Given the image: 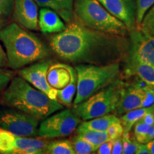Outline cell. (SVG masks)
I'll return each instance as SVG.
<instances>
[{"label": "cell", "mask_w": 154, "mask_h": 154, "mask_svg": "<svg viewBox=\"0 0 154 154\" xmlns=\"http://www.w3.org/2000/svg\"><path fill=\"white\" fill-rule=\"evenodd\" d=\"M49 44L58 57L68 62L104 65L126 60L129 40L91 29L75 19L64 30L51 36Z\"/></svg>", "instance_id": "obj_1"}, {"label": "cell", "mask_w": 154, "mask_h": 154, "mask_svg": "<svg viewBox=\"0 0 154 154\" xmlns=\"http://www.w3.org/2000/svg\"><path fill=\"white\" fill-rule=\"evenodd\" d=\"M0 40L6 49L8 66L14 70L49 56V50L44 42L17 23L0 29Z\"/></svg>", "instance_id": "obj_2"}, {"label": "cell", "mask_w": 154, "mask_h": 154, "mask_svg": "<svg viewBox=\"0 0 154 154\" xmlns=\"http://www.w3.org/2000/svg\"><path fill=\"white\" fill-rule=\"evenodd\" d=\"M2 104L34 117L38 121L45 119L63 106L31 85L21 76L14 77L3 92Z\"/></svg>", "instance_id": "obj_3"}, {"label": "cell", "mask_w": 154, "mask_h": 154, "mask_svg": "<svg viewBox=\"0 0 154 154\" xmlns=\"http://www.w3.org/2000/svg\"><path fill=\"white\" fill-rule=\"evenodd\" d=\"M76 72V92L74 105L85 101L118 79L121 72L120 63L104 65L80 63L75 67Z\"/></svg>", "instance_id": "obj_4"}, {"label": "cell", "mask_w": 154, "mask_h": 154, "mask_svg": "<svg viewBox=\"0 0 154 154\" xmlns=\"http://www.w3.org/2000/svg\"><path fill=\"white\" fill-rule=\"evenodd\" d=\"M74 11L75 19L91 29L123 36L129 33L126 25L98 0H74Z\"/></svg>", "instance_id": "obj_5"}, {"label": "cell", "mask_w": 154, "mask_h": 154, "mask_svg": "<svg viewBox=\"0 0 154 154\" xmlns=\"http://www.w3.org/2000/svg\"><path fill=\"white\" fill-rule=\"evenodd\" d=\"M124 89V82L117 79L85 101L74 105L72 111L82 121L115 112Z\"/></svg>", "instance_id": "obj_6"}, {"label": "cell", "mask_w": 154, "mask_h": 154, "mask_svg": "<svg viewBox=\"0 0 154 154\" xmlns=\"http://www.w3.org/2000/svg\"><path fill=\"white\" fill-rule=\"evenodd\" d=\"M82 122L72 110L64 109L46 118L38 128V136L42 138L64 137L72 134Z\"/></svg>", "instance_id": "obj_7"}, {"label": "cell", "mask_w": 154, "mask_h": 154, "mask_svg": "<svg viewBox=\"0 0 154 154\" xmlns=\"http://www.w3.org/2000/svg\"><path fill=\"white\" fill-rule=\"evenodd\" d=\"M126 63H145L154 66V37L136 27L130 31Z\"/></svg>", "instance_id": "obj_8"}, {"label": "cell", "mask_w": 154, "mask_h": 154, "mask_svg": "<svg viewBox=\"0 0 154 154\" xmlns=\"http://www.w3.org/2000/svg\"><path fill=\"white\" fill-rule=\"evenodd\" d=\"M38 126V119L22 111L11 110L0 116V127L16 136H37Z\"/></svg>", "instance_id": "obj_9"}, {"label": "cell", "mask_w": 154, "mask_h": 154, "mask_svg": "<svg viewBox=\"0 0 154 154\" xmlns=\"http://www.w3.org/2000/svg\"><path fill=\"white\" fill-rule=\"evenodd\" d=\"M51 61H44L34 63L29 66L20 69L19 76L29 83L31 85L47 95L50 99L57 100V90L51 87L47 81V72Z\"/></svg>", "instance_id": "obj_10"}, {"label": "cell", "mask_w": 154, "mask_h": 154, "mask_svg": "<svg viewBox=\"0 0 154 154\" xmlns=\"http://www.w3.org/2000/svg\"><path fill=\"white\" fill-rule=\"evenodd\" d=\"M110 14L126 25L128 32L136 27V0H98Z\"/></svg>", "instance_id": "obj_11"}, {"label": "cell", "mask_w": 154, "mask_h": 154, "mask_svg": "<svg viewBox=\"0 0 154 154\" xmlns=\"http://www.w3.org/2000/svg\"><path fill=\"white\" fill-rule=\"evenodd\" d=\"M141 83V85L135 84L128 87L125 86L124 93L115 111L117 115L121 116L130 111L144 107L146 98V87L147 86Z\"/></svg>", "instance_id": "obj_12"}, {"label": "cell", "mask_w": 154, "mask_h": 154, "mask_svg": "<svg viewBox=\"0 0 154 154\" xmlns=\"http://www.w3.org/2000/svg\"><path fill=\"white\" fill-rule=\"evenodd\" d=\"M13 15L18 24L26 29H39L38 5L34 0H14Z\"/></svg>", "instance_id": "obj_13"}, {"label": "cell", "mask_w": 154, "mask_h": 154, "mask_svg": "<svg viewBox=\"0 0 154 154\" xmlns=\"http://www.w3.org/2000/svg\"><path fill=\"white\" fill-rule=\"evenodd\" d=\"M76 73L74 67L62 63H51L48 69L47 81L55 89H62L69 84Z\"/></svg>", "instance_id": "obj_14"}, {"label": "cell", "mask_w": 154, "mask_h": 154, "mask_svg": "<svg viewBox=\"0 0 154 154\" xmlns=\"http://www.w3.org/2000/svg\"><path fill=\"white\" fill-rule=\"evenodd\" d=\"M38 28L44 34H57L62 32L66 25L54 11L42 7L38 11Z\"/></svg>", "instance_id": "obj_15"}, {"label": "cell", "mask_w": 154, "mask_h": 154, "mask_svg": "<svg viewBox=\"0 0 154 154\" xmlns=\"http://www.w3.org/2000/svg\"><path fill=\"white\" fill-rule=\"evenodd\" d=\"M49 141L34 137H21L15 136L14 148L11 154L45 153Z\"/></svg>", "instance_id": "obj_16"}, {"label": "cell", "mask_w": 154, "mask_h": 154, "mask_svg": "<svg viewBox=\"0 0 154 154\" xmlns=\"http://www.w3.org/2000/svg\"><path fill=\"white\" fill-rule=\"evenodd\" d=\"M38 7L51 9L69 24L75 19L74 11V0H34Z\"/></svg>", "instance_id": "obj_17"}, {"label": "cell", "mask_w": 154, "mask_h": 154, "mask_svg": "<svg viewBox=\"0 0 154 154\" xmlns=\"http://www.w3.org/2000/svg\"><path fill=\"white\" fill-rule=\"evenodd\" d=\"M126 74L134 76L154 90V66L145 63H126Z\"/></svg>", "instance_id": "obj_18"}, {"label": "cell", "mask_w": 154, "mask_h": 154, "mask_svg": "<svg viewBox=\"0 0 154 154\" xmlns=\"http://www.w3.org/2000/svg\"><path fill=\"white\" fill-rule=\"evenodd\" d=\"M120 121V119L114 114H107L103 116L96 117L89 120L81 122L76 130H93L98 131H106L113 123Z\"/></svg>", "instance_id": "obj_19"}, {"label": "cell", "mask_w": 154, "mask_h": 154, "mask_svg": "<svg viewBox=\"0 0 154 154\" xmlns=\"http://www.w3.org/2000/svg\"><path fill=\"white\" fill-rule=\"evenodd\" d=\"M154 104L148 107H140L121 116L120 121L124 127V134L131 131L133 126L146 113L153 112Z\"/></svg>", "instance_id": "obj_20"}, {"label": "cell", "mask_w": 154, "mask_h": 154, "mask_svg": "<svg viewBox=\"0 0 154 154\" xmlns=\"http://www.w3.org/2000/svg\"><path fill=\"white\" fill-rule=\"evenodd\" d=\"M134 127V136L138 143H148L154 138V124H147L140 119Z\"/></svg>", "instance_id": "obj_21"}, {"label": "cell", "mask_w": 154, "mask_h": 154, "mask_svg": "<svg viewBox=\"0 0 154 154\" xmlns=\"http://www.w3.org/2000/svg\"><path fill=\"white\" fill-rule=\"evenodd\" d=\"M77 86L76 72L73 75L69 84L62 89L57 90V100L61 104L69 107L72 105L74 98L76 95Z\"/></svg>", "instance_id": "obj_22"}, {"label": "cell", "mask_w": 154, "mask_h": 154, "mask_svg": "<svg viewBox=\"0 0 154 154\" xmlns=\"http://www.w3.org/2000/svg\"><path fill=\"white\" fill-rule=\"evenodd\" d=\"M76 131L77 136L91 143L96 149H98L102 143L110 139L106 131L93 130H76Z\"/></svg>", "instance_id": "obj_23"}, {"label": "cell", "mask_w": 154, "mask_h": 154, "mask_svg": "<svg viewBox=\"0 0 154 154\" xmlns=\"http://www.w3.org/2000/svg\"><path fill=\"white\" fill-rule=\"evenodd\" d=\"M47 154H75L70 140H60L49 142L46 148Z\"/></svg>", "instance_id": "obj_24"}, {"label": "cell", "mask_w": 154, "mask_h": 154, "mask_svg": "<svg viewBox=\"0 0 154 154\" xmlns=\"http://www.w3.org/2000/svg\"><path fill=\"white\" fill-rule=\"evenodd\" d=\"M71 143L76 154H89L95 153L96 148L76 134L71 138Z\"/></svg>", "instance_id": "obj_25"}, {"label": "cell", "mask_w": 154, "mask_h": 154, "mask_svg": "<svg viewBox=\"0 0 154 154\" xmlns=\"http://www.w3.org/2000/svg\"><path fill=\"white\" fill-rule=\"evenodd\" d=\"M15 136L8 131L0 128V153L11 154Z\"/></svg>", "instance_id": "obj_26"}, {"label": "cell", "mask_w": 154, "mask_h": 154, "mask_svg": "<svg viewBox=\"0 0 154 154\" xmlns=\"http://www.w3.org/2000/svg\"><path fill=\"white\" fill-rule=\"evenodd\" d=\"M137 28L140 29L148 35L154 37V5L152 6L146 13Z\"/></svg>", "instance_id": "obj_27"}, {"label": "cell", "mask_w": 154, "mask_h": 154, "mask_svg": "<svg viewBox=\"0 0 154 154\" xmlns=\"http://www.w3.org/2000/svg\"><path fill=\"white\" fill-rule=\"evenodd\" d=\"M154 5V0H136V24L139 26L144 15Z\"/></svg>", "instance_id": "obj_28"}, {"label": "cell", "mask_w": 154, "mask_h": 154, "mask_svg": "<svg viewBox=\"0 0 154 154\" xmlns=\"http://www.w3.org/2000/svg\"><path fill=\"white\" fill-rule=\"evenodd\" d=\"M123 149L122 153L134 154L136 153L138 142L134 138V135L131 136L130 132L126 133L122 135Z\"/></svg>", "instance_id": "obj_29"}, {"label": "cell", "mask_w": 154, "mask_h": 154, "mask_svg": "<svg viewBox=\"0 0 154 154\" xmlns=\"http://www.w3.org/2000/svg\"><path fill=\"white\" fill-rule=\"evenodd\" d=\"M14 0H0V21L13 14Z\"/></svg>", "instance_id": "obj_30"}, {"label": "cell", "mask_w": 154, "mask_h": 154, "mask_svg": "<svg viewBox=\"0 0 154 154\" xmlns=\"http://www.w3.org/2000/svg\"><path fill=\"white\" fill-rule=\"evenodd\" d=\"M106 132L110 139H116V138L122 136V135L124 134V127L120 121H116V122L113 123L108 128Z\"/></svg>", "instance_id": "obj_31"}, {"label": "cell", "mask_w": 154, "mask_h": 154, "mask_svg": "<svg viewBox=\"0 0 154 154\" xmlns=\"http://www.w3.org/2000/svg\"><path fill=\"white\" fill-rule=\"evenodd\" d=\"M14 78V73L11 71L0 67V93Z\"/></svg>", "instance_id": "obj_32"}, {"label": "cell", "mask_w": 154, "mask_h": 154, "mask_svg": "<svg viewBox=\"0 0 154 154\" xmlns=\"http://www.w3.org/2000/svg\"><path fill=\"white\" fill-rule=\"evenodd\" d=\"M112 139H109L106 141L102 143L98 149H96V153L98 154H110L112 151V146H113Z\"/></svg>", "instance_id": "obj_33"}, {"label": "cell", "mask_w": 154, "mask_h": 154, "mask_svg": "<svg viewBox=\"0 0 154 154\" xmlns=\"http://www.w3.org/2000/svg\"><path fill=\"white\" fill-rule=\"evenodd\" d=\"M123 143H122V136L119 137L113 140L112 151L111 153L113 154H121L122 153Z\"/></svg>", "instance_id": "obj_34"}, {"label": "cell", "mask_w": 154, "mask_h": 154, "mask_svg": "<svg viewBox=\"0 0 154 154\" xmlns=\"http://www.w3.org/2000/svg\"><path fill=\"white\" fill-rule=\"evenodd\" d=\"M7 66H8L7 54L4 50L2 46L0 44V67L1 68H5Z\"/></svg>", "instance_id": "obj_35"}, {"label": "cell", "mask_w": 154, "mask_h": 154, "mask_svg": "<svg viewBox=\"0 0 154 154\" xmlns=\"http://www.w3.org/2000/svg\"><path fill=\"white\" fill-rule=\"evenodd\" d=\"M136 154H149L150 150L147 143H138L137 149H136Z\"/></svg>", "instance_id": "obj_36"}, {"label": "cell", "mask_w": 154, "mask_h": 154, "mask_svg": "<svg viewBox=\"0 0 154 154\" xmlns=\"http://www.w3.org/2000/svg\"><path fill=\"white\" fill-rule=\"evenodd\" d=\"M150 150V153L154 154V138L147 143Z\"/></svg>", "instance_id": "obj_37"}, {"label": "cell", "mask_w": 154, "mask_h": 154, "mask_svg": "<svg viewBox=\"0 0 154 154\" xmlns=\"http://www.w3.org/2000/svg\"><path fill=\"white\" fill-rule=\"evenodd\" d=\"M2 28V23L1 21H0V29H1Z\"/></svg>", "instance_id": "obj_38"}, {"label": "cell", "mask_w": 154, "mask_h": 154, "mask_svg": "<svg viewBox=\"0 0 154 154\" xmlns=\"http://www.w3.org/2000/svg\"><path fill=\"white\" fill-rule=\"evenodd\" d=\"M153 115H154V109H153Z\"/></svg>", "instance_id": "obj_39"}]
</instances>
